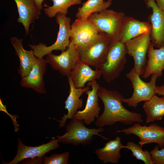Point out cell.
Segmentation results:
<instances>
[{
    "label": "cell",
    "instance_id": "6da1fadb",
    "mask_svg": "<svg viewBox=\"0 0 164 164\" xmlns=\"http://www.w3.org/2000/svg\"><path fill=\"white\" fill-rule=\"evenodd\" d=\"M98 95L103 103L104 110L95 122L96 126H111L117 122L129 125L143 122L140 113L130 111L124 107L122 104L124 97L117 91L108 90L100 86Z\"/></svg>",
    "mask_w": 164,
    "mask_h": 164
},
{
    "label": "cell",
    "instance_id": "7a4b0ae2",
    "mask_svg": "<svg viewBox=\"0 0 164 164\" xmlns=\"http://www.w3.org/2000/svg\"><path fill=\"white\" fill-rule=\"evenodd\" d=\"M112 41L106 33L101 32L87 46L78 48L80 61L99 69L106 61Z\"/></svg>",
    "mask_w": 164,
    "mask_h": 164
},
{
    "label": "cell",
    "instance_id": "3957f363",
    "mask_svg": "<svg viewBox=\"0 0 164 164\" xmlns=\"http://www.w3.org/2000/svg\"><path fill=\"white\" fill-rule=\"evenodd\" d=\"M125 43L120 40L113 41L105 62L99 69L104 80L110 83L119 77L127 63Z\"/></svg>",
    "mask_w": 164,
    "mask_h": 164
},
{
    "label": "cell",
    "instance_id": "277c9868",
    "mask_svg": "<svg viewBox=\"0 0 164 164\" xmlns=\"http://www.w3.org/2000/svg\"><path fill=\"white\" fill-rule=\"evenodd\" d=\"M84 123L83 120L74 117L71 118L70 122L66 126L65 133L57 137L59 142L63 144H71L74 146L80 144L86 145L91 143L94 135L99 136L106 140L108 139L99 134L104 131L103 128H89L84 126Z\"/></svg>",
    "mask_w": 164,
    "mask_h": 164
},
{
    "label": "cell",
    "instance_id": "5b68a950",
    "mask_svg": "<svg viewBox=\"0 0 164 164\" xmlns=\"http://www.w3.org/2000/svg\"><path fill=\"white\" fill-rule=\"evenodd\" d=\"M55 17L56 22L59 26V29L55 43L49 46H47L45 43H41L36 45L29 44L34 55L37 57L43 58L53 50L64 51L70 43L71 18L60 13H58Z\"/></svg>",
    "mask_w": 164,
    "mask_h": 164
},
{
    "label": "cell",
    "instance_id": "8992f818",
    "mask_svg": "<svg viewBox=\"0 0 164 164\" xmlns=\"http://www.w3.org/2000/svg\"><path fill=\"white\" fill-rule=\"evenodd\" d=\"M126 76L130 80L133 90V94L130 97L122 99V102L129 106L135 108L139 103L147 101L156 94L155 91L156 82L158 77L156 75L152 74L150 81L146 82L141 79L140 76L133 68L126 73Z\"/></svg>",
    "mask_w": 164,
    "mask_h": 164
},
{
    "label": "cell",
    "instance_id": "52a82bcc",
    "mask_svg": "<svg viewBox=\"0 0 164 164\" xmlns=\"http://www.w3.org/2000/svg\"><path fill=\"white\" fill-rule=\"evenodd\" d=\"M125 13L106 9L91 14L87 19L93 21L101 32L106 33L113 41L120 40Z\"/></svg>",
    "mask_w": 164,
    "mask_h": 164
},
{
    "label": "cell",
    "instance_id": "ba28073f",
    "mask_svg": "<svg viewBox=\"0 0 164 164\" xmlns=\"http://www.w3.org/2000/svg\"><path fill=\"white\" fill-rule=\"evenodd\" d=\"M137 122L131 126L117 130L116 133H124L126 135H134L140 140L138 144L141 147L149 144L156 143L161 149L164 147V128L156 124L149 126L142 125Z\"/></svg>",
    "mask_w": 164,
    "mask_h": 164
},
{
    "label": "cell",
    "instance_id": "9c48e42d",
    "mask_svg": "<svg viewBox=\"0 0 164 164\" xmlns=\"http://www.w3.org/2000/svg\"><path fill=\"white\" fill-rule=\"evenodd\" d=\"M150 32L145 33L125 43L127 54L132 57L136 72L142 76L147 63L146 57L150 43Z\"/></svg>",
    "mask_w": 164,
    "mask_h": 164
},
{
    "label": "cell",
    "instance_id": "30bf717a",
    "mask_svg": "<svg viewBox=\"0 0 164 164\" xmlns=\"http://www.w3.org/2000/svg\"><path fill=\"white\" fill-rule=\"evenodd\" d=\"M44 59L52 69L58 71L62 76L68 77L80 61L78 48L70 42L67 49L60 54L56 55L51 53Z\"/></svg>",
    "mask_w": 164,
    "mask_h": 164
},
{
    "label": "cell",
    "instance_id": "8fae6325",
    "mask_svg": "<svg viewBox=\"0 0 164 164\" xmlns=\"http://www.w3.org/2000/svg\"><path fill=\"white\" fill-rule=\"evenodd\" d=\"M94 22L88 19H77L71 25L70 42L78 48L90 43L100 32Z\"/></svg>",
    "mask_w": 164,
    "mask_h": 164
},
{
    "label": "cell",
    "instance_id": "7c38bea8",
    "mask_svg": "<svg viewBox=\"0 0 164 164\" xmlns=\"http://www.w3.org/2000/svg\"><path fill=\"white\" fill-rule=\"evenodd\" d=\"M147 8L152 13L149 16V22L151 25V42L154 47L164 46V10L160 8L154 0H144Z\"/></svg>",
    "mask_w": 164,
    "mask_h": 164
},
{
    "label": "cell",
    "instance_id": "4fadbf2b",
    "mask_svg": "<svg viewBox=\"0 0 164 164\" xmlns=\"http://www.w3.org/2000/svg\"><path fill=\"white\" fill-rule=\"evenodd\" d=\"M87 86L91 87V89L85 92L87 97L85 108L82 111H77L73 117L83 120L84 124L88 125L98 118L101 108L98 95L99 84L95 80L88 82Z\"/></svg>",
    "mask_w": 164,
    "mask_h": 164
},
{
    "label": "cell",
    "instance_id": "5bb4252c",
    "mask_svg": "<svg viewBox=\"0 0 164 164\" xmlns=\"http://www.w3.org/2000/svg\"><path fill=\"white\" fill-rule=\"evenodd\" d=\"M17 154L11 162L4 163L7 164H16L27 159H32L37 157L42 158L46 153L53 150L59 146L57 138L53 139L49 142L36 146H29L25 145L21 139L18 138Z\"/></svg>",
    "mask_w": 164,
    "mask_h": 164
},
{
    "label": "cell",
    "instance_id": "9a60e30c",
    "mask_svg": "<svg viewBox=\"0 0 164 164\" xmlns=\"http://www.w3.org/2000/svg\"><path fill=\"white\" fill-rule=\"evenodd\" d=\"M47 63L43 58L37 57L32 68L26 76L21 78L20 84L22 87L31 88L41 94L46 93L44 81V75Z\"/></svg>",
    "mask_w": 164,
    "mask_h": 164
},
{
    "label": "cell",
    "instance_id": "2e32d148",
    "mask_svg": "<svg viewBox=\"0 0 164 164\" xmlns=\"http://www.w3.org/2000/svg\"><path fill=\"white\" fill-rule=\"evenodd\" d=\"M70 86L69 94L65 101L64 108L67 110V114H64L61 118V120H57L60 123L59 127H63L65 124L68 119H71L78 111L79 109L83 106V101L80 97L82 94L91 88V87L87 85L83 88H76L70 76L67 77Z\"/></svg>",
    "mask_w": 164,
    "mask_h": 164
},
{
    "label": "cell",
    "instance_id": "e0dca14e",
    "mask_svg": "<svg viewBox=\"0 0 164 164\" xmlns=\"http://www.w3.org/2000/svg\"><path fill=\"white\" fill-rule=\"evenodd\" d=\"M19 14L17 22L22 24L26 35L30 25L38 19L41 10L37 7L35 0H14Z\"/></svg>",
    "mask_w": 164,
    "mask_h": 164
},
{
    "label": "cell",
    "instance_id": "ac0fdd59",
    "mask_svg": "<svg viewBox=\"0 0 164 164\" xmlns=\"http://www.w3.org/2000/svg\"><path fill=\"white\" fill-rule=\"evenodd\" d=\"M149 22H142L130 16H125L120 32V40L123 43L145 33L150 32Z\"/></svg>",
    "mask_w": 164,
    "mask_h": 164
},
{
    "label": "cell",
    "instance_id": "d6986e66",
    "mask_svg": "<svg viewBox=\"0 0 164 164\" xmlns=\"http://www.w3.org/2000/svg\"><path fill=\"white\" fill-rule=\"evenodd\" d=\"M10 41L19 60L18 73L21 78L23 77L29 73L35 63L37 57L34 55L32 50H27L24 48L22 39H18L16 37H13L10 38Z\"/></svg>",
    "mask_w": 164,
    "mask_h": 164
},
{
    "label": "cell",
    "instance_id": "ffe728a7",
    "mask_svg": "<svg viewBox=\"0 0 164 164\" xmlns=\"http://www.w3.org/2000/svg\"><path fill=\"white\" fill-rule=\"evenodd\" d=\"M102 75L98 69H92L89 65L79 61L72 70L70 76L77 88H83L87 82L99 79Z\"/></svg>",
    "mask_w": 164,
    "mask_h": 164
},
{
    "label": "cell",
    "instance_id": "44dd1931",
    "mask_svg": "<svg viewBox=\"0 0 164 164\" xmlns=\"http://www.w3.org/2000/svg\"><path fill=\"white\" fill-rule=\"evenodd\" d=\"M154 47L150 42L147 51V65L145 73L142 76L145 79L153 74L160 77L164 71V46L157 49Z\"/></svg>",
    "mask_w": 164,
    "mask_h": 164
},
{
    "label": "cell",
    "instance_id": "7402d4cb",
    "mask_svg": "<svg viewBox=\"0 0 164 164\" xmlns=\"http://www.w3.org/2000/svg\"><path fill=\"white\" fill-rule=\"evenodd\" d=\"M123 148H126L125 145H122L121 137L117 136L106 143L103 147L97 149L95 153L104 163L118 164L121 157L120 150Z\"/></svg>",
    "mask_w": 164,
    "mask_h": 164
},
{
    "label": "cell",
    "instance_id": "603a6c76",
    "mask_svg": "<svg viewBox=\"0 0 164 164\" xmlns=\"http://www.w3.org/2000/svg\"><path fill=\"white\" fill-rule=\"evenodd\" d=\"M142 108L146 116L145 124L161 120L164 116V96L159 97L154 95L145 102Z\"/></svg>",
    "mask_w": 164,
    "mask_h": 164
},
{
    "label": "cell",
    "instance_id": "cb8c5ba5",
    "mask_svg": "<svg viewBox=\"0 0 164 164\" xmlns=\"http://www.w3.org/2000/svg\"><path fill=\"white\" fill-rule=\"evenodd\" d=\"M112 0H87L78 8L76 16L77 19H87L91 14L100 12L108 8L112 4Z\"/></svg>",
    "mask_w": 164,
    "mask_h": 164
},
{
    "label": "cell",
    "instance_id": "d4e9b609",
    "mask_svg": "<svg viewBox=\"0 0 164 164\" xmlns=\"http://www.w3.org/2000/svg\"><path fill=\"white\" fill-rule=\"evenodd\" d=\"M53 2L52 6H49L45 4L43 9L45 14L49 18L56 16L58 13L66 15L68 9L70 6L81 3L82 0H50Z\"/></svg>",
    "mask_w": 164,
    "mask_h": 164
},
{
    "label": "cell",
    "instance_id": "484cf974",
    "mask_svg": "<svg viewBox=\"0 0 164 164\" xmlns=\"http://www.w3.org/2000/svg\"><path fill=\"white\" fill-rule=\"evenodd\" d=\"M125 146V149L130 150L132 156L137 159L143 161L145 164H153L151 159L150 152L146 150H143L138 144L128 142Z\"/></svg>",
    "mask_w": 164,
    "mask_h": 164
},
{
    "label": "cell",
    "instance_id": "4316f807",
    "mask_svg": "<svg viewBox=\"0 0 164 164\" xmlns=\"http://www.w3.org/2000/svg\"><path fill=\"white\" fill-rule=\"evenodd\" d=\"M70 153L66 152L61 153H54L50 157L44 156L43 158L44 164H67Z\"/></svg>",
    "mask_w": 164,
    "mask_h": 164
},
{
    "label": "cell",
    "instance_id": "83f0119b",
    "mask_svg": "<svg viewBox=\"0 0 164 164\" xmlns=\"http://www.w3.org/2000/svg\"><path fill=\"white\" fill-rule=\"evenodd\" d=\"M159 147L156 145L150 152L153 164H164V148L159 150Z\"/></svg>",
    "mask_w": 164,
    "mask_h": 164
},
{
    "label": "cell",
    "instance_id": "f1b7e54d",
    "mask_svg": "<svg viewBox=\"0 0 164 164\" xmlns=\"http://www.w3.org/2000/svg\"><path fill=\"white\" fill-rule=\"evenodd\" d=\"M155 91L156 94L164 96V85L160 86H156Z\"/></svg>",
    "mask_w": 164,
    "mask_h": 164
},
{
    "label": "cell",
    "instance_id": "f546056e",
    "mask_svg": "<svg viewBox=\"0 0 164 164\" xmlns=\"http://www.w3.org/2000/svg\"><path fill=\"white\" fill-rule=\"evenodd\" d=\"M158 6L164 10V0H154Z\"/></svg>",
    "mask_w": 164,
    "mask_h": 164
},
{
    "label": "cell",
    "instance_id": "4dcf8cb0",
    "mask_svg": "<svg viewBox=\"0 0 164 164\" xmlns=\"http://www.w3.org/2000/svg\"><path fill=\"white\" fill-rule=\"evenodd\" d=\"M36 5L39 9H43L42 4L44 0H35Z\"/></svg>",
    "mask_w": 164,
    "mask_h": 164
}]
</instances>
